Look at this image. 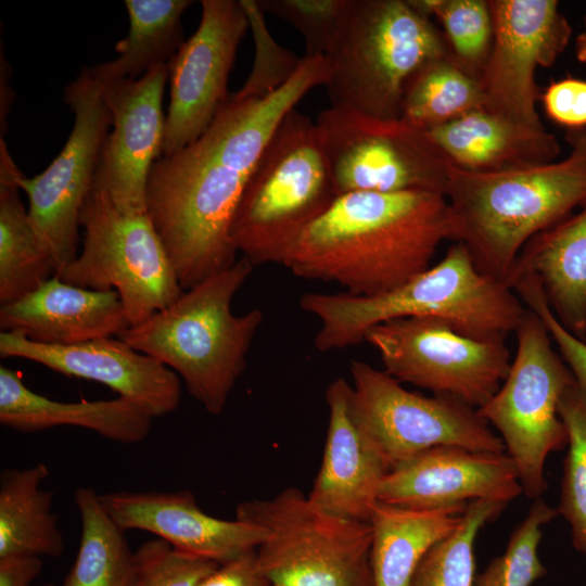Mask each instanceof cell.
Segmentation results:
<instances>
[{
	"mask_svg": "<svg viewBox=\"0 0 586 586\" xmlns=\"http://www.w3.org/2000/svg\"><path fill=\"white\" fill-rule=\"evenodd\" d=\"M547 116L570 129L586 128V80L553 81L540 94Z\"/></svg>",
	"mask_w": 586,
	"mask_h": 586,
	"instance_id": "40",
	"label": "cell"
},
{
	"mask_svg": "<svg viewBox=\"0 0 586 586\" xmlns=\"http://www.w3.org/2000/svg\"><path fill=\"white\" fill-rule=\"evenodd\" d=\"M467 506L410 509L378 501L369 519L374 586H408L423 557L459 526Z\"/></svg>",
	"mask_w": 586,
	"mask_h": 586,
	"instance_id": "26",
	"label": "cell"
},
{
	"mask_svg": "<svg viewBox=\"0 0 586 586\" xmlns=\"http://www.w3.org/2000/svg\"><path fill=\"white\" fill-rule=\"evenodd\" d=\"M510 288L527 306V309L540 318L576 383L586 392V341L574 335L559 321L535 277L518 278L510 284Z\"/></svg>",
	"mask_w": 586,
	"mask_h": 586,
	"instance_id": "39",
	"label": "cell"
},
{
	"mask_svg": "<svg viewBox=\"0 0 586 586\" xmlns=\"http://www.w3.org/2000/svg\"><path fill=\"white\" fill-rule=\"evenodd\" d=\"M517 334V352L498 391L477 410L499 433L520 483L531 499L548 488V456L568 446L559 417L561 395L575 379L540 318L526 310Z\"/></svg>",
	"mask_w": 586,
	"mask_h": 586,
	"instance_id": "9",
	"label": "cell"
},
{
	"mask_svg": "<svg viewBox=\"0 0 586 586\" xmlns=\"http://www.w3.org/2000/svg\"><path fill=\"white\" fill-rule=\"evenodd\" d=\"M249 21L255 43V59L252 72L238 97L264 98L284 86L297 71L302 58L282 48L269 34L265 23V12L258 0H240Z\"/></svg>",
	"mask_w": 586,
	"mask_h": 586,
	"instance_id": "36",
	"label": "cell"
},
{
	"mask_svg": "<svg viewBox=\"0 0 586 586\" xmlns=\"http://www.w3.org/2000/svg\"><path fill=\"white\" fill-rule=\"evenodd\" d=\"M74 500L81 535L76 560L62 586H127L135 552L125 532L105 512L92 487L76 489Z\"/></svg>",
	"mask_w": 586,
	"mask_h": 586,
	"instance_id": "30",
	"label": "cell"
},
{
	"mask_svg": "<svg viewBox=\"0 0 586 586\" xmlns=\"http://www.w3.org/2000/svg\"><path fill=\"white\" fill-rule=\"evenodd\" d=\"M384 371L397 381L457 397L479 409L508 375L510 352L502 340L469 336L438 317H406L369 329Z\"/></svg>",
	"mask_w": 586,
	"mask_h": 586,
	"instance_id": "12",
	"label": "cell"
},
{
	"mask_svg": "<svg viewBox=\"0 0 586 586\" xmlns=\"http://www.w3.org/2000/svg\"><path fill=\"white\" fill-rule=\"evenodd\" d=\"M0 423L24 433L77 426L122 444L141 443L152 429V418L124 397L54 400L27 387L17 371L4 366L0 367Z\"/></svg>",
	"mask_w": 586,
	"mask_h": 586,
	"instance_id": "23",
	"label": "cell"
},
{
	"mask_svg": "<svg viewBox=\"0 0 586 586\" xmlns=\"http://www.w3.org/2000/svg\"><path fill=\"white\" fill-rule=\"evenodd\" d=\"M42 569L41 558L9 556L0 558V586H30Z\"/></svg>",
	"mask_w": 586,
	"mask_h": 586,
	"instance_id": "42",
	"label": "cell"
},
{
	"mask_svg": "<svg viewBox=\"0 0 586 586\" xmlns=\"http://www.w3.org/2000/svg\"><path fill=\"white\" fill-rule=\"evenodd\" d=\"M329 423L322 461L308 498L322 509L369 522L391 467L358 418L353 386L343 378L326 390Z\"/></svg>",
	"mask_w": 586,
	"mask_h": 586,
	"instance_id": "21",
	"label": "cell"
},
{
	"mask_svg": "<svg viewBox=\"0 0 586 586\" xmlns=\"http://www.w3.org/2000/svg\"><path fill=\"white\" fill-rule=\"evenodd\" d=\"M198 586H271L262 572L256 550L219 564Z\"/></svg>",
	"mask_w": 586,
	"mask_h": 586,
	"instance_id": "41",
	"label": "cell"
},
{
	"mask_svg": "<svg viewBox=\"0 0 586 586\" xmlns=\"http://www.w3.org/2000/svg\"><path fill=\"white\" fill-rule=\"evenodd\" d=\"M218 565L179 551L156 537L143 543L135 552L127 586H198Z\"/></svg>",
	"mask_w": 586,
	"mask_h": 586,
	"instance_id": "37",
	"label": "cell"
},
{
	"mask_svg": "<svg viewBox=\"0 0 586 586\" xmlns=\"http://www.w3.org/2000/svg\"><path fill=\"white\" fill-rule=\"evenodd\" d=\"M521 494L517 468L506 451L438 446L393 467L380 485L378 501L438 509L473 500L507 505Z\"/></svg>",
	"mask_w": 586,
	"mask_h": 586,
	"instance_id": "19",
	"label": "cell"
},
{
	"mask_svg": "<svg viewBox=\"0 0 586 586\" xmlns=\"http://www.w3.org/2000/svg\"><path fill=\"white\" fill-rule=\"evenodd\" d=\"M253 267L245 257L237 259L118 336L176 372L211 415L224 411L264 321L258 308L241 316L231 311Z\"/></svg>",
	"mask_w": 586,
	"mask_h": 586,
	"instance_id": "5",
	"label": "cell"
},
{
	"mask_svg": "<svg viewBox=\"0 0 586 586\" xmlns=\"http://www.w3.org/2000/svg\"><path fill=\"white\" fill-rule=\"evenodd\" d=\"M419 13L435 16L454 59L479 79L489 54L493 24L488 1L408 0Z\"/></svg>",
	"mask_w": 586,
	"mask_h": 586,
	"instance_id": "34",
	"label": "cell"
},
{
	"mask_svg": "<svg viewBox=\"0 0 586 586\" xmlns=\"http://www.w3.org/2000/svg\"><path fill=\"white\" fill-rule=\"evenodd\" d=\"M506 506L492 500L469 502L459 526L423 557L408 586H472L476 536Z\"/></svg>",
	"mask_w": 586,
	"mask_h": 586,
	"instance_id": "32",
	"label": "cell"
},
{
	"mask_svg": "<svg viewBox=\"0 0 586 586\" xmlns=\"http://www.w3.org/2000/svg\"><path fill=\"white\" fill-rule=\"evenodd\" d=\"M44 586H54V585H52V584H49V585H44Z\"/></svg>",
	"mask_w": 586,
	"mask_h": 586,
	"instance_id": "44",
	"label": "cell"
},
{
	"mask_svg": "<svg viewBox=\"0 0 586 586\" xmlns=\"http://www.w3.org/2000/svg\"><path fill=\"white\" fill-rule=\"evenodd\" d=\"M575 54L579 62L586 63V14L584 15L583 30L577 35L575 40Z\"/></svg>",
	"mask_w": 586,
	"mask_h": 586,
	"instance_id": "43",
	"label": "cell"
},
{
	"mask_svg": "<svg viewBox=\"0 0 586 586\" xmlns=\"http://www.w3.org/2000/svg\"><path fill=\"white\" fill-rule=\"evenodd\" d=\"M489 54L479 76L483 110L522 126L545 128L537 111L538 67L566 49L572 27L556 0H488Z\"/></svg>",
	"mask_w": 586,
	"mask_h": 586,
	"instance_id": "15",
	"label": "cell"
},
{
	"mask_svg": "<svg viewBox=\"0 0 586 586\" xmlns=\"http://www.w3.org/2000/svg\"><path fill=\"white\" fill-rule=\"evenodd\" d=\"M74 125L62 151L41 174L16 182L28 199V215L49 252L55 275L77 257L79 217L92 190L103 142L112 115L101 94V82L89 67L64 89Z\"/></svg>",
	"mask_w": 586,
	"mask_h": 586,
	"instance_id": "14",
	"label": "cell"
},
{
	"mask_svg": "<svg viewBox=\"0 0 586 586\" xmlns=\"http://www.w3.org/2000/svg\"><path fill=\"white\" fill-rule=\"evenodd\" d=\"M330 74L304 55L292 78L264 98L231 94L192 143L152 166L146 213L188 290L235 262L230 229L246 183L282 118Z\"/></svg>",
	"mask_w": 586,
	"mask_h": 586,
	"instance_id": "1",
	"label": "cell"
},
{
	"mask_svg": "<svg viewBox=\"0 0 586 586\" xmlns=\"http://www.w3.org/2000/svg\"><path fill=\"white\" fill-rule=\"evenodd\" d=\"M535 277L559 321L586 341V202L576 214L535 235L505 282Z\"/></svg>",
	"mask_w": 586,
	"mask_h": 586,
	"instance_id": "24",
	"label": "cell"
},
{
	"mask_svg": "<svg viewBox=\"0 0 586 586\" xmlns=\"http://www.w3.org/2000/svg\"><path fill=\"white\" fill-rule=\"evenodd\" d=\"M130 327L114 290L84 289L56 275L16 302L1 305L0 329L47 345L68 346L119 336Z\"/></svg>",
	"mask_w": 586,
	"mask_h": 586,
	"instance_id": "22",
	"label": "cell"
},
{
	"mask_svg": "<svg viewBox=\"0 0 586 586\" xmlns=\"http://www.w3.org/2000/svg\"><path fill=\"white\" fill-rule=\"evenodd\" d=\"M201 8L198 29L167 63L170 102L160 157L196 140L230 97L228 78L249 21L240 0H202Z\"/></svg>",
	"mask_w": 586,
	"mask_h": 586,
	"instance_id": "16",
	"label": "cell"
},
{
	"mask_svg": "<svg viewBox=\"0 0 586 586\" xmlns=\"http://www.w3.org/2000/svg\"><path fill=\"white\" fill-rule=\"evenodd\" d=\"M300 306L320 320L314 346L321 353L355 346L372 327L406 317H438L469 336L505 341L526 311L513 289L481 272L460 242L436 265L388 292H309Z\"/></svg>",
	"mask_w": 586,
	"mask_h": 586,
	"instance_id": "4",
	"label": "cell"
},
{
	"mask_svg": "<svg viewBox=\"0 0 586 586\" xmlns=\"http://www.w3.org/2000/svg\"><path fill=\"white\" fill-rule=\"evenodd\" d=\"M483 110L479 79L450 54L421 65L407 80L400 117L430 130Z\"/></svg>",
	"mask_w": 586,
	"mask_h": 586,
	"instance_id": "31",
	"label": "cell"
},
{
	"mask_svg": "<svg viewBox=\"0 0 586 586\" xmlns=\"http://www.w3.org/2000/svg\"><path fill=\"white\" fill-rule=\"evenodd\" d=\"M542 498L534 500L513 530L506 551L476 574L472 586H532L547 574L538 555L543 527L558 515Z\"/></svg>",
	"mask_w": 586,
	"mask_h": 586,
	"instance_id": "35",
	"label": "cell"
},
{
	"mask_svg": "<svg viewBox=\"0 0 586 586\" xmlns=\"http://www.w3.org/2000/svg\"><path fill=\"white\" fill-rule=\"evenodd\" d=\"M558 412L568 450L556 509L570 524L573 547L586 556V392L576 381L561 395Z\"/></svg>",
	"mask_w": 586,
	"mask_h": 586,
	"instance_id": "33",
	"label": "cell"
},
{
	"mask_svg": "<svg viewBox=\"0 0 586 586\" xmlns=\"http://www.w3.org/2000/svg\"><path fill=\"white\" fill-rule=\"evenodd\" d=\"M99 499L124 532H150L179 551L219 564L256 550L264 538L255 524L207 514L189 491L110 492Z\"/></svg>",
	"mask_w": 586,
	"mask_h": 586,
	"instance_id": "20",
	"label": "cell"
},
{
	"mask_svg": "<svg viewBox=\"0 0 586 586\" xmlns=\"http://www.w3.org/2000/svg\"><path fill=\"white\" fill-rule=\"evenodd\" d=\"M265 13L291 24L304 38L306 55H326L351 0H258Z\"/></svg>",
	"mask_w": 586,
	"mask_h": 586,
	"instance_id": "38",
	"label": "cell"
},
{
	"mask_svg": "<svg viewBox=\"0 0 586 586\" xmlns=\"http://www.w3.org/2000/svg\"><path fill=\"white\" fill-rule=\"evenodd\" d=\"M49 476L43 463L9 468L0 474V558L60 557L65 548L53 493L42 488Z\"/></svg>",
	"mask_w": 586,
	"mask_h": 586,
	"instance_id": "27",
	"label": "cell"
},
{
	"mask_svg": "<svg viewBox=\"0 0 586 586\" xmlns=\"http://www.w3.org/2000/svg\"><path fill=\"white\" fill-rule=\"evenodd\" d=\"M448 54L443 33L408 0H351L324 55L330 74L323 87L331 106L399 118L409 77Z\"/></svg>",
	"mask_w": 586,
	"mask_h": 586,
	"instance_id": "6",
	"label": "cell"
},
{
	"mask_svg": "<svg viewBox=\"0 0 586 586\" xmlns=\"http://www.w3.org/2000/svg\"><path fill=\"white\" fill-rule=\"evenodd\" d=\"M20 169L0 139V304L18 301L55 275L21 198Z\"/></svg>",
	"mask_w": 586,
	"mask_h": 586,
	"instance_id": "28",
	"label": "cell"
},
{
	"mask_svg": "<svg viewBox=\"0 0 586 586\" xmlns=\"http://www.w3.org/2000/svg\"><path fill=\"white\" fill-rule=\"evenodd\" d=\"M450 234L448 203L442 194L352 192L340 195L301 233L283 266L296 277L373 296L426 270Z\"/></svg>",
	"mask_w": 586,
	"mask_h": 586,
	"instance_id": "2",
	"label": "cell"
},
{
	"mask_svg": "<svg viewBox=\"0 0 586 586\" xmlns=\"http://www.w3.org/2000/svg\"><path fill=\"white\" fill-rule=\"evenodd\" d=\"M354 407L391 469L433 447L506 451L479 410L446 394L410 392L384 370L352 360Z\"/></svg>",
	"mask_w": 586,
	"mask_h": 586,
	"instance_id": "13",
	"label": "cell"
},
{
	"mask_svg": "<svg viewBox=\"0 0 586 586\" xmlns=\"http://www.w3.org/2000/svg\"><path fill=\"white\" fill-rule=\"evenodd\" d=\"M0 356L27 359L68 377L102 383L152 419L175 411L180 404L178 374L119 337L59 346L33 342L18 332L1 331Z\"/></svg>",
	"mask_w": 586,
	"mask_h": 586,
	"instance_id": "18",
	"label": "cell"
},
{
	"mask_svg": "<svg viewBox=\"0 0 586 586\" xmlns=\"http://www.w3.org/2000/svg\"><path fill=\"white\" fill-rule=\"evenodd\" d=\"M191 0H126L128 35L116 43L117 59L90 66L100 82L141 77L151 68L168 63L184 42L183 12Z\"/></svg>",
	"mask_w": 586,
	"mask_h": 586,
	"instance_id": "29",
	"label": "cell"
},
{
	"mask_svg": "<svg viewBox=\"0 0 586 586\" xmlns=\"http://www.w3.org/2000/svg\"><path fill=\"white\" fill-rule=\"evenodd\" d=\"M566 140V157L547 164L497 171L450 164V240L481 272L505 282L530 240L586 202V128L568 130Z\"/></svg>",
	"mask_w": 586,
	"mask_h": 586,
	"instance_id": "3",
	"label": "cell"
},
{
	"mask_svg": "<svg viewBox=\"0 0 586 586\" xmlns=\"http://www.w3.org/2000/svg\"><path fill=\"white\" fill-rule=\"evenodd\" d=\"M82 251L56 276L64 282L118 293L130 327L176 301L184 291L148 213L126 215L92 189L82 205Z\"/></svg>",
	"mask_w": 586,
	"mask_h": 586,
	"instance_id": "10",
	"label": "cell"
},
{
	"mask_svg": "<svg viewBox=\"0 0 586 586\" xmlns=\"http://www.w3.org/2000/svg\"><path fill=\"white\" fill-rule=\"evenodd\" d=\"M235 518L264 531L256 556L271 586H374L369 522L329 512L296 487L242 501Z\"/></svg>",
	"mask_w": 586,
	"mask_h": 586,
	"instance_id": "8",
	"label": "cell"
},
{
	"mask_svg": "<svg viewBox=\"0 0 586 586\" xmlns=\"http://www.w3.org/2000/svg\"><path fill=\"white\" fill-rule=\"evenodd\" d=\"M429 132L451 165L472 171L547 164L560 153L556 136L546 128L522 126L484 110Z\"/></svg>",
	"mask_w": 586,
	"mask_h": 586,
	"instance_id": "25",
	"label": "cell"
},
{
	"mask_svg": "<svg viewBox=\"0 0 586 586\" xmlns=\"http://www.w3.org/2000/svg\"><path fill=\"white\" fill-rule=\"evenodd\" d=\"M339 195L423 191L445 196L450 163L429 130L329 106L315 120Z\"/></svg>",
	"mask_w": 586,
	"mask_h": 586,
	"instance_id": "11",
	"label": "cell"
},
{
	"mask_svg": "<svg viewBox=\"0 0 586 586\" xmlns=\"http://www.w3.org/2000/svg\"><path fill=\"white\" fill-rule=\"evenodd\" d=\"M315 122L296 109L279 123L238 203L231 242L253 266L281 264L339 198Z\"/></svg>",
	"mask_w": 586,
	"mask_h": 586,
	"instance_id": "7",
	"label": "cell"
},
{
	"mask_svg": "<svg viewBox=\"0 0 586 586\" xmlns=\"http://www.w3.org/2000/svg\"><path fill=\"white\" fill-rule=\"evenodd\" d=\"M167 79L164 63L136 79L101 82L113 129L103 142L92 189L105 192L126 215L146 213L149 176L161 156L164 137L162 102Z\"/></svg>",
	"mask_w": 586,
	"mask_h": 586,
	"instance_id": "17",
	"label": "cell"
}]
</instances>
